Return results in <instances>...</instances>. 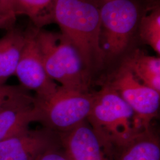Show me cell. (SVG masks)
Returning a JSON list of instances; mask_svg holds the SVG:
<instances>
[{
  "label": "cell",
  "mask_w": 160,
  "mask_h": 160,
  "mask_svg": "<svg viewBox=\"0 0 160 160\" xmlns=\"http://www.w3.org/2000/svg\"><path fill=\"white\" fill-rule=\"evenodd\" d=\"M15 0H0V30H9L14 27L17 16Z\"/></svg>",
  "instance_id": "16"
},
{
  "label": "cell",
  "mask_w": 160,
  "mask_h": 160,
  "mask_svg": "<svg viewBox=\"0 0 160 160\" xmlns=\"http://www.w3.org/2000/svg\"><path fill=\"white\" fill-rule=\"evenodd\" d=\"M95 1H97L98 2H104V1H111V0H95Z\"/></svg>",
  "instance_id": "19"
},
{
  "label": "cell",
  "mask_w": 160,
  "mask_h": 160,
  "mask_svg": "<svg viewBox=\"0 0 160 160\" xmlns=\"http://www.w3.org/2000/svg\"><path fill=\"white\" fill-rule=\"evenodd\" d=\"M61 147L59 132L46 127L28 129L0 141V160H35L47 151Z\"/></svg>",
  "instance_id": "8"
},
{
  "label": "cell",
  "mask_w": 160,
  "mask_h": 160,
  "mask_svg": "<svg viewBox=\"0 0 160 160\" xmlns=\"http://www.w3.org/2000/svg\"><path fill=\"white\" fill-rule=\"evenodd\" d=\"M114 160H160L159 139L149 129L139 132L122 145L113 147Z\"/></svg>",
  "instance_id": "11"
},
{
  "label": "cell",
  "mask_w": 160,
  "mask_h": 160,
  "mask_svg": "<svg viewBox=\"0 0 160 160\" xmlns=\"http://www.w3.org/2000/svg\"><path fill=\"white\" fill-rule=\"evenodd\" d=\"M58 148L49 149L39 155L35 160H69L63 151Z\"/></svg>",
  "instance_id": "18"
},
{
  "label": "cell",
  "mask_w": 160,
  "mask_h": 160,
  "mask_svg": "<svg viewBox=\"0 0 160 160\" xmlns=\"http://www.w3.org/2000/svg\"><path fill=\"white\" fill-rule=\"evenodd\" d=\"M138 37L160 55V5L142 17L138 30Z\"/></svg>",
  "instance_id": "15"
},
{
  "label": "cell",
  "mask_w": 160,
  "mask_h": 160,
  "mask_svg": "<svg viewBox=\"0 0 160 160\" xmlns=\"http://www.w3.org/2000/svg\"><path fill=\"white\" fill-rule=\"evenodd\" d=\"M38 29L32 24L26 29V40L15 75L23 88L33 90L36 99L43 100L52 96L59 86L46 72L36 38Z\"/></svg>",
  "instance_id": "7"
},
{
  "label": "cell",
  "mask_w": 160,
  "mask_h": 160,
  "mask_svg": "<svg viewBox=\"0 0 160 160\" xmlns=\"http://www.w3.org/2000/svg\"><path fill=\"white\" fill-rule=\"evenodd\" d=\"M94 94L69 90L59 86L52 96L37 100L45 127L63 133L87 120L93 103Z\"/></svg>",
  "instance_id": "5"
},
{
  "label": "cell",
  "mask_w": 160,
  "mask_h": 160,
  "mask_svg": "<svg viewBox=\"0 0 160 160\" xmlns=\"http://www.w3.org/2000/svg\"><path fill=\"white\" fill-rule=\"evenodd\" d=\"M160 0H111L100 2V46L106 59L123 54L138 36L143 16Z\"/></svg>",
  "instance_id": "2"
},
{
  "label": "cell",
  "mask_w": 160,
  "mask_h": 160,
  "mask_svg": "<svg viewBox=\"0 0 160 160\" xmlns=\"http://www.w3.org/2000/svg\"><path fill=\"white\" fill-rule=\"evenodd\" d=\"M26 36V30L14 27L0 38V84L15 74Z\"/></svg>",
  "instance_id": "12"
},
{
  "label": "cell",
  "mask_w": 160,
  "mask_h": 160,
  "mask_svg": "<svg viewBox=\"0 0 160 160\" xmlns=\"http://www.w3.org/2000/svg\"><path fill=\"white\" fill-rule=\"evenodd\" d=\"M108 84L131 108L143 129H148L150 122L158 114L160 92L141 82L123 63Z\"/></svg>",
  "instance_id": "6"
},
{
  "label": "cell",
  "mask_w": 160,
  "mask_h": 160,
  "mask_svg": "<svg viewBox=\"0 0 160 160\" xmlns=\"http://www.w3.org/2000/svg\"><path fill=\"white\" fill-rule=\"evenodd\" d=\"M57 0H15L16 16H26L35 28L42 29L55 23V10Z\"/></svg>",
  "instance_id": "14"
},
{
  "label": "cell",
  "mask_w": 160,
  "mask_h": 160,
  "mask_svg": "<svg viewBox=\"0 0 160 160\" xmlns=\"http://www.w3.org/2000/svg\"><path fill=\"white\" fill-rule=\"evenodd\" d=\"M122 63L138 80L160 92V58L145 54L136 49L126 57Z\"/></svg>",
  "instance_id": "13"
},
{
  "label": "cell",
  "mask_w": 160,
  "mask_h": 160,
  "mask_svg": "<svg viewBox=\"0 0 160 160\" xmlns=\"http://www.w3.org/2000/svg\"><path fill=\"white\" fill-rule=\"evenodd\" d=\"M59 135L69 160H114L113 147L97 135L87 120Z\"/></svg>",
  "instance_id": "9"
},
{
  "label": "cell",
  "mask_w": 160,
  "mask_h": 160,
  "mask_svg": "<svg viewBox=\"0 0 160 160\" xmlns=\"http://www.w3.org/2000/svg\"><path fill=\"white\" fill-rule=\"evenodd\" d=\"M100 3L95 0H57L55 23L78 49L92 72L106 60L100 46Z\"/></svg>",
  "instance_id": "1"
},
{
  "label": "cell",
  "mask_w": 160,
  "mask_h": 160,
  "mask_svg": "<svg viewBox=\"0 0 160 160\" xmlns=\"http://www.w3.org/2000/svg\"><path fill=\"white\" fill-rule=\"evenodd\" d=\"M23 87L0 84V109L7 102L25 91Z\"/></svg>",
  "instance_id": "17"
},
{
  "label": "cell",
  "mask_w": 160,
  "mask_h": 160,
  "mask_svg": "<svg viewBox=\"0 0 160 160\" xmlns=\"http://www.w3.org/2000/svg\"><path fill=\"white\" fill-rule=\"evenodd\" d=\"M42 120L36 97L23 92L0 109V141L29 129L31 123Z\"/></svg>",
  "instance_id": "10"
},
{
  "label": "cell",
  "mask_w": 160,
  "mask_h": 160,
  "mask_svg": "<svg viewBox=\"0 0 160 160\" xmlns=\"http://www.w3.org/2000/svg\"><path fill=\"white\" fill-rule=\"evenodd\" d=\"M36 38L52 80L67 89L88 92L92 72L76 46L61 32L38 29Z\"/></svg>",
  "instance_id": "3"
},
{
  "label": "cell",
  "mask_w": 160,
  "mask_h": 160,
  "mask_svg": "<svg viewBox=\"0 0 160 160\" xmlns=\"http://www.w3.org/2000/svg\"><path fill=\"white\" fill-rule=\"evenodd\" d=\"M87 121L97 135L113 147L122 145L144 131L133 110L109 84L94 94Z\"/></svg>",
  "instance_id": "4"
}]
</instances>
